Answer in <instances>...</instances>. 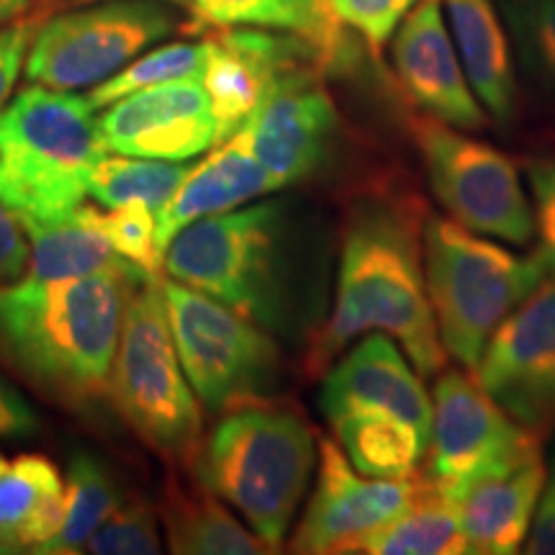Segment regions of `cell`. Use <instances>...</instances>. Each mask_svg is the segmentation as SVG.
Instances as JSON below:
<instances>
[{
  "mask_svg": "<svg viewBox=\"0 0 555 555\" xmlns=\"http://www.w3.org/2000/svg\"><path fill=\"white\" fill-rule=\"evenodd\" d=\"M65 517V483L44 455L0 466V553H41Z\"/></svg>",
  "mask_w": 555,
  "mask_h": 555,
  "instance_id": "22",
  "label": "cell"
},
{
  "mask_svg": "<svg viewBox=\"0 0 555 555\" xmlns=\"http://www.w3.org/2000/svg\"><path fill=\"white\" fill-rule=\"evenodd\" d=\"M457 57L486 114L509 124L517 111L512 41L494 0H442Z\"/></svg>",
  "mask_w": 555,
  "mask_h": 555,
  "instance_id": "20",
  "label": "cell"
},
{
  "mask_svg": "<svg viewBox=\"0 0 555 555\" xmlns=\"http://www.w3.org/2000/svg\"><path fill=\"white\" fill-rule=\"evenodd\" d=\"M273 191H278L275 180L237 139L217 144L204 163L193 165L172 198L155 214L159 255L165 260V249L185 227L232 211Z\"/></svg>",
  "mask_w": 555,
  "mask_h": 555,
  "instance_id": "19",
  "label": "cell"
},
{
  "mask_svg": "<svg viewBox=\"0 0 555 555\" xmlns=\"http://www.w3.org/2000/svg\"><path fill=\"white\" fill-rule=\"evenodd\" d=\"M422 258L437 335L448 356L468 371H476L499 324L547 275L538 255L525 258L433 214L422 227Z\"/></svg>",
  "mask_w": 555,
  "mask_h": 555,
  "instance_id": "6",
  "label": "cell"
},
{
  "mask_svg": "<svg viewBox=\"0 0 555 555\" xmlns=\"http://www.w3.org/2000/svg\"><path fill=\"white\" fill-rule=\"evenodd\" d=\"M335 131V103L307 62L273 82L234 139L270 172L281 191L322 168Z\"/></svg>",
  "mask_w": 555,
  "mask_h": 555,
  "instance_id": "14",
  "label": "cell"
},
{
  "mask_svg": "<svg viewBox=\"0 0 555 555\" xmlns=\"http://www.w3.org/2000/svg\"><path fill=\"white\" fill-rule=\"evenodd\" d=\"M332 429L352 466L373 478L414 476L429 450L425 433L393 416H347Z\"/></svg>",
  "mask_w": 555,
  "mask_h": 555,
  "instance_id": "26",
  "label": "cell"
},
{
  "mask_svg": "<svg viewBox=\"0 0 555 555\" xmlns=\"http://www.w3.org/2000/svg\"><path fill=\"white\" fill-rule=\"evenodd\" d=\"M88 3H101V0H44L47 9H73V5H88ZM168 3L178 5V9H189L193 5V0H168Z\"/></svg>",
  "mask_w": 555,
  "mask_h": 555,
  "instance_id": "41",
  "label": "cell"
},
{
  "mask_svg": "<svg viewBox=\"0 0 555 555\" xmlns=\"http://www.w3.org/2000/svg\"><path fill=\"white\" fill-rule=\"evenodd\" d=\"M176 24V13L159 0H101L60 13L34 31L26 78L52 90L95 88L172 34Z\"/></svg>",
  "mask_w": 555,
  "mask_h": 555,
  "instance_id": "11",
  "label": "cell"
},
{
  "mask_svg": "<svg viewBox=\"0 0 555 555\" xmlns=\"http://www.w3.org/2000/svg\"><path fill=\"white\" fill-rule=\"evenodd\" d=\"M26 9H29V0H0V26L24 16Z\"/></svg>",
  "mask_w": 555,
  "mask_h": 555,
  "instance_id": "40",
  "label": "cell"
},
{
  "mask_svg": "<svg viewBox=\"0 0 555 555\" xmlns=\"http://www.w3.org/2000/svg\"><path fill=\"white\" fill-rule=\"evenodd\" d=\"M422 474L409 478H373L352 466L345 450L332 440L319 442V478L291 551L358 553L378 527L409 509L422 489Z\"/></svg>",
  "mask_w": 555,
  "mask_h": 555,
  "instance_id": "13",
  "label": "cell"
},
{
  "mask_svg": "<svg viewBox=\"0 0 555 555\" xmlns=\"http://www.w3.org/2000/svg\"><path fill=\"white\" fill-rule=\"evenodd\" d=\"M522 551L527 555H555V455L551 468L545 466V483Z\"/></svg>",
  "mask_w": 555,
  "mask_h": 555,
  "instance_id": "38",
  "label": "cell"
},
{
  "mask_svg": "<svg viewBox=\"0 0 555 555\" xmlns=\"http://www.w3.org/2000/svg\"><path fill=\"white\" fill-rule=\"evenodd\" d=\"M429 478L450 502L470 486L506 476L540 455V435L519 425L468 367H448L435 378Z\"/></svg>",
  "mask_w": 555,
  "mask_h": 555,
  "instance_id": "10",
  "label": "cell"
},
{
  "mask_svg": "<svg viewBox=\"0 0 555 555\" xmlns=\"http://www.w3.org/2000/svg\"><path fill=\"white\" fill-rule=\"evenodd\" d=\"M358 553L371 555H463L468 553L457 504L437 489L429 474L409 509L378 527Z\"/></svg>",
  "mask_w": 555,
  "mask_h": 555,
  "instance_id": "25",
  "label": "cell"
},
{
  "mask_svg": "<svg viewBox=\"0 0 555 555\" xmlns=\"http://www.w3.org/2000/svg\"><path fill=\"white\" fill-rule=\"evenodd\" d=\"M527 185H530L532 217H535L538 258L555 278V159L527 163Z\"/></svg>",
  "mask_w": 555,
  "mask_h": 555,
  "instance_id": "35",
  "label": "cell"
},
{
  "mask_svg": "<svg viewBox=\"0 0 555 555\" xmlns=\"http://www.w3.org/2000/svg\"><path fill=\"white\" fill-rule=\"evenodd\" d=\"M319 406L330 425L347 416H393L433 440V399L406 352L386 332H367L330 367Z\"/></svg>",
  "mask_w": 555,
  "mask_h": 555,
  "instance_id": "18",
  "label": "cell"
},
{
  "mask_svg": "<svg viewBox=\"0 0 555 555\" xmlns=\"http://www.w3.org/2000/svg\"><path fill=\"white\" fill-rule=\"evenodd\" d=\"M489 397L535 435L555 429V278L512 311L476 365Z\"/></svg>",
  "mask_w": 555,
  "mask_h": 555,
  "instance_id": "12",
  "label": "cell"
},
{
  "mask_svg": "<svg viewBox=\"0 0 555 555\" xmlns=\"http://www.w3.org/2000/svg\"><path fill=\"white\" fill-rule=\"evenodd\" d=\"M147 278L129 268L0 286V352L54 397H95L108 386L129 296Z\"/></svg>",
  "mask_w": 555,
  "mask_h": 555,
  "instance_id": "2",
  "label": "cell"
},
{
  "mask_svg": "<svg viewBox=\"0 0 555 555\" xmlns=\"http://www.w3.org/2000/svg\"><path fill=\"white\" fill-rule=\"evenodd\" d=\"M78 214L88 221L90 227L99 229L103 237L108 240V245L134 262L147 273L157 275V268L163 266V255L157 249V217L147 204H124L111 208V214H101L99 208L80 206Z\"/></svg>",
  "mask_w": 555,
  "mask_h": 555,
  "instance_id": "32",
  "label": "cell"
},
{
  "mask_svg": "<svg viewBox=\"0 0 555 555\" xmlns=\"http://www.w3.org/2000/svg\"><path fill=\"white\" fill-rule=\"evenodd\" d=\"M206 50L204 44H189V41H172V44L157 47L142 57L129 62L127 67L119 69L114 78L103 80L90 90L88 101L95 111L106 108L124 95L137 93V90L163 86V82L183 80V78H201L204 69Z\"/></svg>",
  "mask_w": 555,
  "mask_h": 555,
  "instance_id": "31",
  "label": "cell"
},
{
  "mask_svg": "<svg viewBox=\"0 0 555 555\" xmlns=\"http://www.w3.org/2000/svg\"><path fill=\"white\" fill-rule=\"evenodd\" d=\"M170 551L183 555H260L273 547L249 532L217 494L204 486V494L178 496L168 512Z\"/></svg>",
  "mask_w": 555,
  "mask_h": 555,
  "instance_id": "27",
  "label": "cell"
},
{
  "mask_svg": "<svg viewBox=\"0 0 555 555\" xmlns=\"http://www.w3.org/2000/svg\"><path fill=\"white\" fill-rule=\"evenodd\" d=\"M204 50L201 82L217 121V144L245 127L283 73L311 60L319 62L317 50L307 39L286 31L273 34L258 26L214 29L204 41Z\"/></svg>",
  "mask_w": 555,
  "mask_h": 555,
  "instance_id": "15",
  "label": "cell"
},
{
  "mask_svg": "<svg viewBox=\"0 0 555 555\" xmlns=\"http://www.w3.org/2000/svg\"><path fill=\"white\" fill-rule=\"evenodd\" d=\"M406 127L425 163L429 189L453 221L483 237L530 245L535 234L532 201L504 152L427 114H412Z\"/></svg>",
  "mask_w": 555,
  "mask_h": 555,
  "instance_id": "9",
  "label": "cell"
},
{
  "mask_svg": "<svg viewBox=\"0 0 555 555\" xmlns=\"http://www.w3.org/2000/svg\"><path fill=\"white\" fill-rule=\"evenodd\" d=\"M193 29L258 26L307 39L322 65L343 60V24L327 0H193Z\"/></svg>",
  "mask_w": 555,
  "mask_h": 555,
  "instance_id": "23",
  "label": "cell"
},
{
  "mask_svg": "<svg viewBox=\"0 0 555 555\" xmlns=\"http://www.w3.org/2000/svg\"><path fill=\"white\" fill-rule=\"evenodd\" d=\"M31 247L29 275L37 281L82 278L108 270L139 268L121 258L99 229H93L75 208L69 217L54 221H21Z\"/></svg>",
  "mask_w": 555,
  "mask_h": 555,
  "instance_id": "24",
  "label": "cell"
},
{
  "mask_svg": "<svg viewBox=\"0 0 555 555\" xmlns=\"http://www.w3.org/2000/svg\"><path fill=\"white\" fill-rule=\"evenodd\" d=\"M34 31H37V21H11L0 29V106L9 101V95L16 88L18 73L26 62Z\"/></svg>",
  "mask_w": 555,
  "mask_h": 555,
  "instance_id": "36",
  "label": "cell"
},
{
  "mask_svg": "<svg viewBox=\"0 0 555 555\" xmlns=\"http://www.w3.org/2000/svg\"><path fill=\"white\" fill-rule=\"evenodd\" d=\"M18 224L16 214L0 204V283H13L29 273L31 247Z\"/></svg>",
  "mask_w": 555,
  "mask_h": 555,
  "instance_id": "37",
  "label": "cell"
},
{
  "mask_svg": "<svg viewBox=\"0 0 555 555\" xmlns=\"http://www.w3.org/2000/svg\"><path fill=\"white\" fill-rule=\"evenodd\" d=\"M99 119L106 152L183 163L217 147V121L201 78L124 95Z\"/></svg>",
  "mask_w": 555,
  "mask_h": 555,
  "instance_id": "16",
  "label": "cell"
},
{
  "mask_svg": "<svg viewBox=\"0 0 555 555\" xmlns=\"http://www.w3.org/2000/svg\"><path fill=\"white\" fill-rule=\"evenodd\" d=\"M319 463L307 422L286 409L237 406L208 437L201 481L270 547L283 545Z\"/></svg>",
  "mask_w": 555,
  "mask_h": 555,
  "instance_id": "5",
  "label": "cell"
},
{
  "mask_svg": "<svg viewBox=\"0 0 555 555\" xmlns=\"http://www.w3.org/2000/svg\"><path fill=\"white\" fill-rule=\"evenodd\" d=\"M519 65L555 99V0H499Z\"/></svg>",
  "mask_w": 555,
  "mask_h": 555,
  "instance_id": "30",
  "label": "cell"
},
{
  "mask_svg": "<svg viewBox=\"0 0 555 555\" xmlns=\"http://www.w3.org/2000/svg\"><path fill=\"white\" fill-rule=\"evenodd\" d=\"M189 170L191 165L168 163V159L129 155L103 157L90 172L88 196H93L101 206L108 208L139 201L157 214L172 198Z\"/></svg>",
  "mask_w": 555,
  "mask_h": 555,
  "instance_id": "29",
  "label": "cell"
},
{
  "mask_svg": "<svg viewBox=\"0 0 555 555\" xmlns=\"http://www.w3.org/2000/svg\"><path fill=\"white\" fill-rule=\"evenodd\" d=\"M425 214L404 198H371L352 211L339 255L335 307L311 343L309 365L327 371L367 332L401 345L422 378L446 367L422 258Z\"/></svg>",
  "mask_w": 555,
  "mask_h": 555,
  "instance_id": "1",
  "label": "cell"
},
{
  "mask_svg": "<svg viewBox=\"0 0 555 555\" xmlns=\"http://www.w3.org/2000/svg\"><path fill=\"white\" fill-rule=\"evenodd\" d=\"M119 509V489L108 468L95 455L73 453L65 483V517L52 543L41 553L67 555L80 553L99 527Z\"/></svg>",
  "mask_w": 555,
  "mask_h": 555,
  "instance_id": "28",
  "label": "cell"
},
{
  "mask_svg": "<svg viewBox=\"0 0 555 555\" xmlns=\"http://www.w3.org/2000/svg\"><path fill=\"white\" fill-rule=\"evenodd\" d=\"M37 433V412L9 380L0 376V437H31Z\"/></svg>",
  "mask_w": 555,
  "mask_h": 555,
  "instance_id": "39",
  "label": "cell"
},
{
  "mask_svg": "<svg viewBox=\"0 0 555 555\" xmlns=\"http://www.w3.org/2000/svg\"><path fill=\"white\" fill-rule=\"evenodd\" d=\"M163 294L180 365L204 406H245L273 391L281 350L268 330L185 283L163 281Z\"/></svg>",
  "mask_w": 555,
  "mask_h": 555,
  "instance_id": "8",
  "label": "cell"
},
{
  "mask_svg": "<svg viewBox=\"0 0 555 555\" xmlns=\"http://www.w3.org/2000/svg\"><path fill=\"white\" fill-rule=\"evenodd\" d=\"M159 551L163 538L155 515L142 504L116 509L82 547V553L93 555H155Z\"/></svg>",
  "mask_w": 555,
  "mask_h": 555,
  "instance_id": "33",
  "label": "cell"
},
{
  "mask_svg": "<svg viewBox=\"0 0 555 555\" xmlns=\"http://www.w3.org/2000/svg\"><path fill=\"white\" fill-rule=\"evenodd\" d=\"M108 386L121 414L150 446L172 455L196 448L201 406L180 365L159 275L129 296Z\"/></svg>",
  "mask_w": 555,
  "mask_h": 555,
  "instance_id": "7",
  "label": "cell"
},
{
  "mask_svg": "<svg viewBox=\"0 0 555 555\" xmlns=\"http://www.w3.org/2000/svg\"><path fill=\"white\" fill-rule=\"evenodd\" d=\"M393 73L422 114L463 131L489 127V114L470 88L450 39L442 0H420L393 34Z\"/></svg>",
  "mask_w": 555,
  "mask_h": 555,
  "instance_id": "17",
  "label": "cell"
},
{
  "mask_svg": "<svg viewBox=\"0 0 555 555\" xmlns=\"http://www.w3.org/2000/svg\"><path fill=\"white\" fill-rule=\"evenodd\" d=\"M95 108L82 95L31 82L0 106V204L18 221L69 217L106 157Z\"/></svg>",
  "mask_w": 555,
  "mask_h": 555,
  "instance_id": "4",
  "label": "cell"
},
{
  "mask_svg": "<svg viewBox=\"0 0 555 555\" xmlns=\"http://www.w3.org/2000/svg\"><path fill=\"white\" fill-rule=\"evenodd\" d=\"M545 483L543 457L506 476L470 486L457 502L468 553L512 555L522 551Z\"/></svg>",
  "mask_w": 555,
  "mask_h": 555,
  "instance_id": "21",
  "label": "cell"
},
{
  "mask_svg": "<svg viewBox=\"0 0 555 555\" xmlns=\"http://www.w3.org/2000/svg\"><path fill=\"white\" fill-rule=\"evenodd\" d=\"M298 227L286 201L201 219L165 249L172 281L204 291L268 332L286 335L309 307Z\"/></svg>",
  "mask_w": 555,
  "mask_h": 555,
  "instance_id": "3",
  "label": "cell"
},
{
  "mask_svg": "<svg viewBox=\"0 0 555 555\" xmlns=\"http://www.w3.org/2000/svg\"><path fill=\"white\" fill-rule=\"evenodd\" d=\"M3 463H5V461H3V455H0V466H3Z\"/></svg>",
  "mask_w": 555,
  "mask_h": 555,
  "instance_id": "42",
  "label": "cell"
},
{
  "mask_svg": "<svg viewBox=\"0 0 555 555\" xmlns=\"http://www.w3.org/2000/svg\"><path fill=\"white\" fill-rule=\"evenodd\" d=\"M332 16L343 26L358 31L373 57H380L384 47L393 39L401 21L420 0H327Z\"/></svg>",
  "mask_w": 555,
  "mask_h": 555,
  "instance_id": "34",
  "label": "cell"
}]
</instances>
